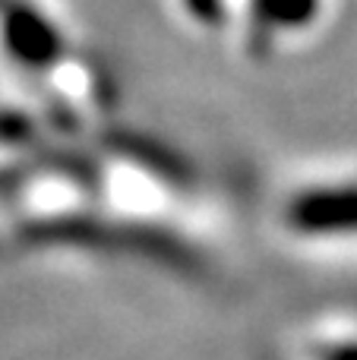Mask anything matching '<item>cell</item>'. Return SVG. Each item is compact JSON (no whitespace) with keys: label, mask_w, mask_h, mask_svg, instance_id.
<instances>
[{"label":"cell","mask_w":357,"mask_h":360,"mask_svg":"<svg viewBox=\"0 0 357 360\" xmlns=\"http://www.w3.org/2000/svg\"><path fill=\"white\" fill-rule=\"evenodd\" d=\"M285 240L316 253L357 250V165H332L294 177L275 209Z\"/></svg>","instance_id":"1"},{"label":"cell","mask_w":357,"mask_h":360,"mask_svg":"<svg viewBox=\"0 0 357 360\" xmlns=\"http://www.w3.org/2000/svg\"><path fill=\"white\" fill-rule=\"evenodd\" d=\"M238 16L247 25L240 35L263 54L316 35L326 25L329 0H238Z\"/></svg>","instance_id":"2"},{"label":"cell","mask_w":357,"mask_h":360,"mask_svg":"<svg viewBox=\"0 0 357 360\" xmlns=\"http://www.w3.org/2000/svg\"><path fill=\"white\" fill-rule=\"evenodd\" d=\"M297 360H357V326L323 323L304 342V351Z\"/></svg>","instance_id":"3"}]
</instances>
